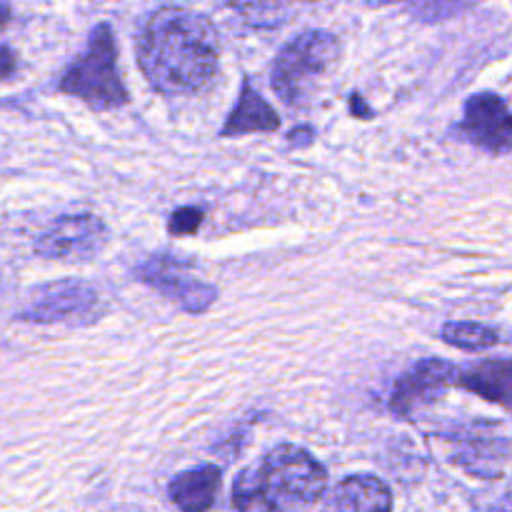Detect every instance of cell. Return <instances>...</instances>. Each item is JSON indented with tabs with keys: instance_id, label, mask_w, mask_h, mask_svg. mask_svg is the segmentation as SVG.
Here are the masks:
<instances>
[{
	"instance_id": "obj_1",
	"label": "cell",
	"mask_w": 512,
	"mask_h": 512,
	"mask_svg": "<svg viewBox=\"0 0 512 512\" xmlns=\"http://www.w3.org/2000/svg\"><path fill=\"white\" fill-rule=\"evenodd\" d=\"M218 58V30L193 10L160 8L140 30V68L150 85L165 95L203 90L218 73Z\"/></svg>"
},
{
	"instance_id": "obj_2",
	"label": "cell",
	"mask_w": 512,
	"mask_h": 512,
	"mask_svg": "<svg viewBox=\"0 0 512 512\" xmlns=\"http://www.w3.org/2000/svg\"><path fill=\"white\" fill-rule=\"evenodd\" d=\"M328 485L323 465L305 450L280 445L258 470H245L235 480L238 512H300L318 503Z\"/></svg>"
},
{
	"instance_id": "obj_3",
	"label": "cell",
	"mask_w": 512,
	"mask_h": 512,
	"mask_svg": "<svg viewBox=\"0 0 512 512\" xmlns=\"http://www.w3.org/2000/svg\"><path fill=\"white\" fill-rule=\"evenodd\" d=\"M60 90L95 110H113L128 103V93L118 73V50L108 23L90 33L85 53L60 78Z\"/></svg>"
},
{
	"instance_id": "obj_4",
	"label": "cell",
	"mask_w": 512,
	"mask_h": 512,
	"mask_svg": "<svg viewBox=\"0 0 512 512\" xmlns=\"http://www.w3.org/2000/svg\"><path fill=\"white\" fill-rule=\"evenodd\" d=\"M340 55L338 40L325 30H308L285 45L273 63V88L288 105H303L315 95Z\"/></svg>"
},
{
	"instance_id": "obj_5",
	"label": "cell",
	"mask_w": 512,
	"mask_h": 512,
	"mask_svg": "<svg viewBox=\"0 0 512 512\" xmlns=\"http://www.w3.org/2000/svg\"><path fill=\"white\" fill-rule=\"evenodd\" d=\"M108 243V230L93 215L60 218L35 245V253L48 260L63 263H85L93 260Z\"/></svg>"
},
{
	"instance_id": "obj_6",
	"label": "cell",
	"mask_w": 512,
	"mask_h": 512,
	"mask_svg": "<svg viewBox=\"0 0 512 512\" xmlns=\"http://www.w3.org/2000/svg\"><path fill=\"white\" fill-rule=\"evenodd\" d=\"M138 275L143 283H148L158 293L173 298L188 313H203L215 300V290L210 285H205L203 280H195L190 275L188 263H180V260L168 258V255L150 258L138 270Z\"/></svg>"
},
{
	"instance_id": "obj_7",
	"label": "cell",
	"mask_w": 512,
	"mask_h": 512,
	"mask_svg": "<svg viewBox=\"0 0 512 512\" xmlns=\"http://www.w3.org/2000/svg\"><path fill=\"white\" fill-rule=\"evenodd\" d=\"M463 133L470 143L488 153H508L512 148V115L508 105L493 93L473 95L465 105Z\"/></svg>"
},
{
	"instance_id": "obj_8",
	"label": "cell",
	"mask_w": 512,
	"mask_h": 512,
	"mask_svg": "<svg viewBox=\"0 0 512 512\" xmlns=\"http://www.w3.org/2000/svg\"><path fill=\"white\" fill-rule=\"evenodd\" d=\"M455 380H458V370L453 365L443 363V360H423L395 383L390 405L403 418L413 415L423 405L435 403Z\"/></svg>"
},
{
	"instance_id": "obj_9",
	"label": "cell",
	"mask_w": 512,
	"mask_h": 512,
	"mask_svg": "<svg viewBox=\"0 0 512 512\" xmlns=\"http://www.w3.org/2000/svg\"><path fill=\"white\" fill-rule=\"evenodd\" d=\"M98 313V293L88 285L63 283L48 288V293L23 315L38 323H63V320H93Z\"/></svg>"
},
{
	"instance_id": "obj_10",
	"label": "cell",
	"mask_w": 512,
	"mask_h": 512,
	"mask_svg": "<svg viewBox=\"0 0 512 512\" xmlns=\"http://www.w3.org/2000/svg\"><path fill=\"white\" fill-rule=\"evenodd\" d=\"M328 512H393V498L378 478L355 475L335 488Z\"/></svg>"
},
{
	"instance_id": "obj_11",
	"label": "cell",
	"mask_w": 512,
	"mask_h": 512,
	"mask_svg": "<svg viewBox=\"0 0 512 512\" xmlns=\"http://www.w3.org/2000/svg\"><path fill=\"white\" fill-rule=\"evenodd\" d=\"M463 453H460V463L468 465V470L478 475H500L508 465L510 458V440L503 433L493 428L475 430L468 438L460 440Z\"/></svg>"
},
{
	"instance_id": "obj_12",
	"label": "cell",
	"mask_w": 512,
	"mask_h": 512,
	"mask_svg": "<svg viewBox=\"0 0 512 512\" xmlns=\"http://www.w3.org/2000/svg\"><path fill=\"white\" fill-rule=\"evenodd\" d=\"M455 383L490 403L512 408V360H485L458 373Z\"/></svg>"
},
{
	"instance_id": "obj_13",
	"label": "cell",
	"mask_w": 512,
	"mask_h": 512,
	"mask_svg": "<svg viewBox=\"0 0 512 512\" xmlns=\"http://www.w3.org/2000/svg\"><path fill=\"white\" fill-rule=\"evenodd\" d=\"M280 118L263 100V95L250 83L243 85L233 113L225 120L223 135H248V133H273L278 130Z\"/></svg>"
},
{
	"instance_id": "obj_14",
	"label": "cell",
	"mask_w": 512,
	"mask_h": 512,
	"mask_svg": "<svg viewBox=\"0 0 512 512\" xmlns=\"http://www.w3.org/2000/svg\"><path fill=\"white\" fill-rule=\"evenodd\" d=\"M220 490V470L215 465L190 470L170 483V498L183 512H208Z\"/></svg>"
},
{
	"instance_id": "obj_15",
	"label": "cell",
	"mask_w": 512,
	"mask_h": 512,
	"mask_svg": "<svg viewBox=\"0 0 512 512\" xmlns=\"http://www.w3.org/2000/svg\"><path fill=\"white\" fill-rule=\"evenodd\" d=\"M443 338L463 350H485L498 343V333L478 323H448L443 328Z\"/></svg>"
},
{
	"instance_id": "obj_16",
	"label": "cell",
	"mask_w": 512,
	"mask_h": 512,
	"mask_svg": "<svg viewBox=\"0 0 512 512\" xmlns=\"http://www.w3.org/2000/svg\"><path fill=\"white\" fill-rule=\"evenodd\" d=\"M203 213L198 208H183L170 218V233L175 235H190L200 228Z\"/></svg>"
},
{
	"instance_id": "obj_17",
	"label": "cell",
	"mask_w": 512,
	"mask_h": 512,
	"mask_svg": "<svg viewBox=\"0 0 512 512\" xmlns=\"http://www.w3.org/2000/svg\"><path fill=\"white\" fill-rule=\"evenodd\" d=\"M15 73V55L13 50L5 48V45H0V80L10 78V75Z\"/></svg>"
},
{
	"instance_id": "obj_18",
	"label": "cell",
	"mask_w": 512,
	"mask_h": 512,
	"mask_svg": "<svg viewBox=\"0 0 512 512\" xmlns=\"http://www.w3.org/2000/svg\"><path fill=\"white\" fill-rule=\"evenodd\" d=\"M8 20H10V8H8V5L0 3V30H3L5 25H8Z\"/></svg>"
}]
</instances>
